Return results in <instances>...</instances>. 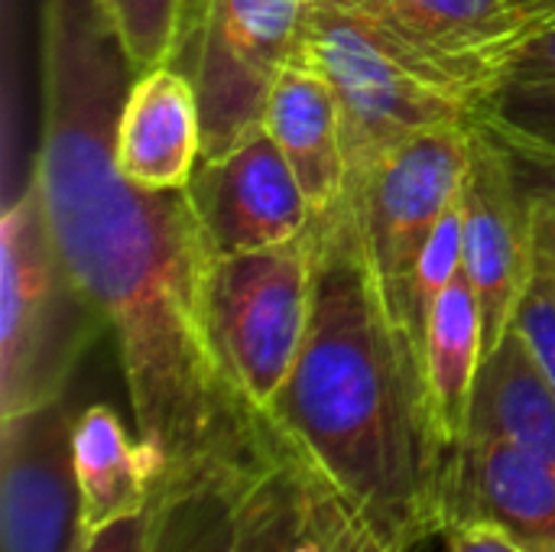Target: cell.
Masks as SVG:
<instances>
[{"mask_svg":"<svg viewBox=\"0 0 555 552\" xmlns=\"http://www.w3.org/2000/svg\"><path fill=\"white\" fill-rule=\"evenodd\" d=\"M485 361L481 306L465 270L433 303L423 329V371L442 442L459 452L468 436L472 400Z\"/></svg>","mask_w":555,"mask_h":552,"instance_id":"2e32d148","label":"cell"},{"mask_svg":"<svg viewBox=\"0 0 555 552\" xmlns=\"http://www.w3.org/2000/svg\"><path fill=\"white\" fill-rule=\"evenodd\" d=\"M481 124L517 159L555 169V81L543 85H504L481 107Z\"/></svg>","mask_w":555,"mask_h":552,"instance_id":"ffe728a7","label":"cell"},{"mask_svg":"<svg viewBox=\"0 0 555 552\" xmlns=\"http://www.w3.org/2000/svg\"><path fill=\"white\" fill-rule=\"evenodd\" d=\"M101 10L137 75L172 65L185 36L189 0H101Z\"/></svg>","mask_w":555,"mask_h":552,"instance_id":"44dd1931","label":"cell"},{"mask_svg":"<svg viewBox=\"0 0 555 552\" xmlns=\"http://www.w3.org/2000/svg\"><path fill=\"white\" fill-rule=\"evenodd\" d=\"M299 52L325 75L348 153V182L410 137L475 124L488 94L351 0H309Z\"/></svg>","mask_w":555,"mask_h":552,"instance_id":"3957f363","label":"cell"},{"mask_svg":"<svg viewBox=\"0 0 555 552\" xmlns=\"http://www.w3.org/2000/svg\"><path fill=\"white\" fill-rule=\"evenodd\" d=\"M114 153L133 185L153 192L185 189L202 159V104L192 75L172 65L133 75Z\"/></svg>","mask_w":555,"mask_h":552,"instance_id":"4fadbf2b","label":"cell"},{"mask_svg":"<svg viewBox=\"0 0 555 552\" xmlns=\"http://www.w3.org/2000/svg\"><path fill=\"white\" fill-rule=\"evenodd\" d=\"M462 270L481 306L488 358L511 332L533 280L537 234L517 156L481 124L472 127V163L462 185Z\"/></svg>","mask_w":555,"mask_h":552,"instance_id":"ba28073f","label":"cell"},{"mask_svg":"<svg viewBox=\"0 0 555 552\" xmlns=\"http://www.w3.org/2000/svg\"><path fill=\"white\" fill-rule=\"evenodd\" d=\"M335 552H400L393 550L387 540H380L361 517H354L348 508L341 514L338 524V537H335Z\"/></svg>","mask_w":555,"mask_h":552,"instance_id":"4316f807","label":"cell"},{"mask_svg":"<svg viewBox=\"0 0 555 552\" xmlns=\"http://www.w3.org/2000/svg\"><path fill=\"white\" fill-rule=\"evenodd\" d=\"M72 449L85 530L153 504L159 468L140 436H130L111 407L94 403L75 416Z\"/></svg>","mask_w":555,"mask_h":552,"instance_id":"ac0fdd59","label":"cell"},{"mask_svg":"<svg viewBox=\"0 0 555 552\" xmlns=\"http://www.w3.org/2000/svg\"><path fill=\"white\" fill-rule=\"evenodd\" d=\"M465 439H504L555 468V387L514 329L481 361Z\"/></svg>","mask_w":555,"mask_h":552,"instance_id":"e0dca14e","label":"cell"},{"mask_svg":"<svg viewBox=\"0 0 555 552\" xmlns=\"http://www.w3.org/2000/svg\"><path fill=\"white\" fill-rule=\"evenodd\" d=\"M459 273H462V198L446 211V218L433 231L420 257L416 277H413V322H416L420 342H423V329H426V316L433 303Z\"/></svg>","mask_w":555,"mask_h":552,"instance_id":"7402d4cb","label":"cell"},{"mask_svg":"<svg viewBox=\"0 0 555 552\" xmlns=\"http://www.w3.org/2000/svg\"><path fill=\"white\" fill-rule=\"evenodd\" d=\"M345 504L296 455L254 472L241 491L237 552H335Z\"/></svg>","mask_w":555,"mask_h":552,"instance_id":"9a60e30c","label":"cell"},{"mask_svg":"<svg viewBox=\"0 0 555 552\" xmlns=\"http://www.w3.org/2000/svg\"><path fill=\"white\" fill-rule=\"evenodd\" d=\"M150 550V508L124 514L85 534L81 552H146Z\"/></svg>","mask_w":555,"mask_h":552,"instance_id":"cb8c5ba5","label":"cell"},{"mask_svg":"<svg viewBox=\"0 0 555 552\" xmlns=\"http://www.w3.org/2000/svg\"><path fill=\"white\" fill-rule=\"evenodd\" d=\"M254 472L205 468L163 482L150 504L146 552H237L241 491Z\"/></svg>","mask_w":555,"mask_h":552,"instance_id":"d6986e66","label":"cell"},{"mask_svg":"<svg viewBox=\"0 0 555 552\" xmlns=\"http://www.w3.org/2000/svg\"><path fill=\"white\" fill-rule=\"evenodd\" d=\"M107 322L55 247L36 179L0 221V420L65 400Z\"/></svg>","mask_w":555,"mask_h":552,"instance_id":"277c9868","label":"cell"},{"mask_svg":"<svg viewBox=\"0 0 555 552\" xmlns=\"http://www.w3.org/2000/svg\"><path fill=\"white\" fill-rule=\"evenodd\" d=\"M543 81H555V20L511 59L501 78V88L504 85H543Z\"/></svg>","mask_w":555,"mask_h":552,"instance_id":"d4e9b609","label":"cell"},{"mask_svg":"<svg viewBox=\"0 0 555 552\" xmlns=\"http://www.w3.org/2000/svg\"><path fill=\"white\" fill-rule=\"evenodd\" d=\"M189 195L215 257L276 247L312 224V205L267 130L221 159H198Z\"/></svg>","mask_w":555,"mask_h":552,"instance_id":"30bf717a","label":"cell"},{"mask_svg":"<svg viewBox=\"0 0 555 552\" xmlns=\"http://www.w3.org/2000/svg\"><path fill=\"white\" fill-rule=\"evenodd\" d=\"M312 224V316L273 423L354 517L410 552L446 530L455 452L433 416L423 345L390 309L348 202Z\"/></svg>","mask_w":555,"mask_h":552,"instance_id":"7a4b0ae2","label":"cell"},{"mask_svg":"<svg viewBox=\"0 0 555 552\" xmlns=\"http://www.w3.org/2000/svg\"><path fill=\"white\" fill-rule=\"evenodd\" d=\"M319 234L309 224L299 238L218 257L208 277V329L215 348L247 397L273 423V403L302 351L315 296ZM276 426V423H273Z\"/></svg>","mask_w":555,"mask_h":552,"instance_id":"5b68a950","label":"cell"},{"mask_svg":"<svg viewBox=\"0 0 555 552\" xmlns=\"http://www.w3.org/2000/svg\"><path fill=\"white\" fill-rule=\"evenodd\" d=\"M309 0H205L192 81L202 159H221L263 130L267 98L299 49Z\"/></svg>","mask_w":555,"mask_h":552,"instance_id":"52a82bcc","label":"cell"},{"mask_svg":"<svg viewBox=\"0 0 555 552\" xmlns=\"http://www.w3.org/2000/svg\"><path fill=\"white\" fill-rule=\"evenodd\" d=\"M530 202H533L537 257L555 273V179L530 189Z\"/></svg>","mask_w":555,"mask_h":552,"instance_id":"484cf974","label":"cell"},{"mask_svg":"<svg viewBox=\"0 0 555 552\" xmlns=\"http://www.w3.org/2000/svg\"><path fill=\"white\" fill-rule=\"evenodd\" d=\"M455 524H491L527 552H555V468L504 439H465L446 482V530Z\"/></svg>","mask_w":555,"mask_h":552,"instance_id":"7c38bea8","label":"cell"},{"mask_svg":"<svg viewBox=\"0 0 555 552\" xmlns=\"http://www.w3.org/2000/svg\"><path fill=\"white\" fill-rule=\"evenodd\" d=\"M72 433L65 400L0 420V552H81Z\"/></svg>","mask_w":555,"mask_h":552,"instance_id":"9c48e42d","label":"cell"},{"mask_svg":"<svg viewBox=\"0 0 555 552\" xmlns=\"http://www.w3.org/2000/svg\"><path fill=\"white\" fill-rule=\"evenodd\" d=\"M511 329L524 338L530 358L555 387V273L540 257Z\"/></svg>","mask_w":555,"mask_h":552,"instance_id":"603a6c76","label":"cell"},{"mask_svg":"<svg viewBox=\"0 0 555 552\" xmlns=\"http://www.w3.org/2000/svg\"><path fill=\"white\" fill-rule=\"evenodd\" d=\"M400 39L478 85L501 88L511 59L555 20V0H351Z\"/></svg>","mask_w":555,"mask_h":552,"instance_id":"8fae6325","label":"cell"},{"mask_svg":"<svg viewBox=\"0 0 555 552\" xmlns=\"http://www.w3.org/2000/svg\"><path fill=\"white\" fill-rule=\"evenodd\" d=\"M472 127H439L403 140L354 176L345 192L374 277L397 319L416 338L413 277L433 231L462 198L472 163Z\"/></svg>","mask_w":555,"mask_h":552,"instance_id":"8992f818","label":"cell"},{"mask_svg":"<svg viewBox=\"0 0 555 552\" xmlns=\"http://www.w3.org/2000/svg\"><path fill=\"white\" fill-rule=\"evenodd\" d=\"M39 16L42 137L33 179L59 254L117 342L137 436L159 485L205 468L260 472L293 455L215 348L208 277L218 257L189 185L140 189L117 166V120L137 68L101 0H39Z\"/></svg>","mask_w":555,"mask_h":552,"instance_id":"6da1fadb","label":"cell"},{"mask_svg":"<svg viewBox=\"0 0 555 552\" xmlns=\"http://www.w3.org/2000/svg\"><path fill=\"white\" fill-rule=\"evenodd\" d=\"M263 130L293 166L312 205V218L332 215L348 192L341 111L325 75L299 49L267 98Z\"/></svg>","mask_w":555,"mask_h":552,"instance_id":"5bb4252c","label":"cell"}]
</instances>
